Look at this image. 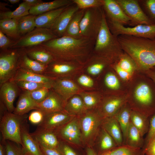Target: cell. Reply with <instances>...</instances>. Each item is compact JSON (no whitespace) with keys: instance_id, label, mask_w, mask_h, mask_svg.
Listing matches in <instances>:
<instances>
[{"instance_id":"obj_1","label":"cell","mask_w":155,"mask_h":155,"mask_svg":"<svg viewBox=\"0 0 155 155\" xmlns=\"http://www.w3.org/2000/svg\"><path fill=\"white\" fill-rule=\"evenodd\" d=\"M95 41L64 36L39 46L50 53L56 60L72 61L83 65L93 53Z\"/></svg>"},{"instance_id":"obj_2","label":"cell","mask_w":155,"mask_h":155,"mask_svg":"<svg viewBox=\"0 0 155 155\" xmlns=\"http://www.w3.org/2000/svg\"><path fill=\"white\" fill-rule=\"evenodd\" d=\"M127 102L132 110L150 118L155 113V85L138 71L127 83Z\"/></svg>"},{"instance_id":"obj_3","label":"cell","mask_w":155,"mask_h":155,"mask_svg":"<svg viewBox=\"0 0 155 155\" xmlns=\"http://www.w3.org/2000/svg\"><path fill=\"white\" fill-rule=\"evenodd\" d=\"M117 37L123 51L134 60L138 71L155 66V39L126 35Z\"/></svg>"},{"instance_id":"obj_4","label":"cell","mask_w":155,"mask_h":155,"mask_svg":"<svg viewBox=\"0 0 155 155\" xmlns=\"http://www.w3.org/2000/svg\"><path fill=\"white\" fill-rule=\"evenodd\" d=\"M124 52L117 36L109 29L104 13L93 53L107 59L113 63L118 61Z\"/></svg>"},{"instance_id":"obj_5","label":"cell","mask_w":155,"mask_h":155,"mask_svg":"<svg viewBox=\"0 0 155 155\" xmlns=\"http://www.w3.org/2000/svg\"><path fill=\"white\" fill-rule=\"evenodd\" d=\"M78 117L84 147L92 148L100 127L102 119L95 110H88Z\"/></svg>"},{"instance_id":"obj_6","label":"cell","mask_w":155,"mask_h":155,"mask_svg":"<svg viewBox=\"0 0 155 155\" xmlns=\"http://www.w3.org/2000/svg\"><path fill=\"white\" fill-rule=\"evenodd\" d=\"M28 117L26 114L19 115L6 110L0 117L1 137L5 140H9L22 146L21 126Z\"/></svg>"},{"instance_id":"obj_7","label":"cell","mask_w":155,"mask_h":155,"mask_svg":"<svg viewBox=\"0 0 155 155\" xmlns=\"http://www.w3.org/2000/svg\"><path fill=\"white\" fill-rule=\"evenodd\" d=\"M104 14L102 7L85 9L80 26L81 38L96 40Z\"/></svg>"},{"instance_id":"obj_8","label":"cell","mask_w":155,"mask_h":155,"mask_svg":"<svg viewBox=\"0 0 155 155\" xmlns=\"http://www.w3.org/2000/svg\"><path fill=\"white\" fill-rule=\"evenodd\" d=\"M57 38L50 29L36 28L15 41L10 48H30L37 46Z\"/></svg>"},{"instance_id":"obj_9","label":"cell","mask_w":155,"mask_h":155,"mask_svg":"<svg viewBox=\"0 0 155 155\" xmlns=\"http://www.w3.org/2000/svg\"><path fill=\"white\" fill-rule=\"evenodd\" d=\"M106 21L111 32L117 36L126 35L155 39V24H140L133 27H126L118 23Z\"/></svg>"},{"instance_id":"obj_10","label":"cell","mask_w":155,"mask_h":155,"mask_svg":"<svg viewBox=\"0 0 155 155\" xmlns=\"http://www.w3.org/2000/svg\"><path fill=\"white\" fill-rule=\"evenodd\" d=\"M21 52L13 50L1 54L0 56V86L9 81L19 68Z\"/></svg>"},{"instance_id":"obj_11","label":"cell","mask_w":155,"mask_h":155,"mask_svg":"<svg viewBox=\"0 0 155 155\" xmlns=\"http://www.w3.org/2000/svg\"><path fill=\"white\" fill-rule=\"evenodd\" d=\"M127 101V93L119 95H103L95 110L102 119L113 117Z\"/></svg>"},{"instance_id":"obj_12","label":"cell","mask_w":155,"mask_h":155,"mask_svg":"<svg viewBox=\"0 0 155 155\" xmlns=\"http://www.w3.org/2000/svg\"><path fill=\"white\" fill-rule=\"evenodd\" d=\"M55 132L60 140L77 148L84 147L78 117L61 127Z\"/></svg>"},{"instance_id":"obj_13","label":"cell","mask_w":155,"mask_h":155,"mask_svg":"<svg viewBox=\"0 0 155 155\" xmlns=\"http://www.w3.org/2000/svg\"><path fill=\"white\" fill-rule=\"evenodd\" d=\"M131 21V27L153 23L145 13L137 0H116Z\"/></svg>"},{"instance_id":"obj_14","label":"cell","mask_w":155,"mask_h":155,"mask_svg":"<svg viewBox=\"0 0 155 155\" xmlns=\"http://www.w3.org/2000/svg\"><path fill=\"white\" fill-rule=\"evenodd\" d=\"M110 66L104 71L103 82L106 91L103 95L127 93V83L123 81Z\"/></svg>"},{"instance_id":"obj_15","label":"cell","mask_w":155,"mask_h":155,"mask_svg":"<svg viewBox=\"0 0 155 155\" xmlns=\"http://www.w3.org/2000/svg\"><path fill=\"white\" fill-rule=\"evenodd\" d=\"M75 117L65 112L46 113L43 120L38 125L36 129L55 131Z\"/></svg>"},{"instance_id":"obj_16","label":"cell","mask_w":155,"mask_h":155,"mask_svg":"<svg viewBox=\"0 0 155 155\" xmlns=\"http://www.w3.org/2000/svg\"><path fill=\"white\" fill-rule=\"evenodd\" d=\"M102 7L107 21L116 22L124 26H131L130 19L116 0H104Z\"/></svg>"},{"instance_id":"obj_17","label":"cell","mask_w":155,"mask_h":155,"mask_svg":"<svg viewBox=\"0 0 155 155\" xmlns=\"http://www.w3.org/2000/svg\"><path fill=\"white\" fill-rule=\"evenodd\" d=\"M82 65L74 62L55 60L48 65L43 75L55 79L64 78Z\"/></svg>"},{"instance_id":"obj_18","label":"cell","mask_w":155,"mask_h":155,"mask_svg":"<svg viewBox=\"0 0 155 155\" xmlns=\"http://www.w3.org/2000/svg\"><path fill=\"white\" fill-rule=\"evenodd\" d=\"M80 9L73 3L67 6L57 18L50 29L58 38L63 36L74 14Z\"/></svg>"},{"instance_id":"obj_19","label":"cell","mask_w":155,"mask_h":155,"mask_svg":"<svg viewBox=\"0 0 155 155\" xmlns=\"http://www.w3.org/2000/svg\"><path fill=\"white\" fill-rule=\"evenodd\" d=\"M21 136L24 155H43L39 144L31 135L27 119L21 126Z\"/></svg>"},{"instance_id":"obj_20","label":"cell","mask_w":155,"mask_h":155,"mask_svg":"<svg viewBox=\"0 0 155 155\" xmlns=\"http://www.w3.org/2000/svg\"><path fill=\"white\" fill-rule=\"evenodd\" d=\"M0 101L5 105L9 112L13 113V103L20 89L14 81H9L0 86Z\"/></svg>"},{"instance_id":"obj_21","label":"cell","mask_w":155,"mask_h":155,"mask_svg":"<svg viewBox=\"0 0 155 155\" xmlns=\"http://www.w3.org/2000/svg\"><path fill=\"white\" fill-rule=\"evenodd\" d=\"M52 88L66 103L80 90L76 84L65 78L55 79L52 84Z\"/></svg>"},{"instance_id":"obj_22","label":"cell","mask_w":155,"mask_h":155,"mask_svg":"<svg viewBox=\"0 0 155 155\" xmlns=\"http://www.w3.org/2000/svg\"><path fill=\"white\" fill-rule=\"evenodd\" d=\"M66 103L51 88L46 98L41 102L37 103V110L46 113L65 112Z\"/></svg>"},{"instance_id":"obj_23","label":"cell","mask_w":155,"mask_h":155,"mask_svg":"<svg viewBox=\"0 0 155 155\" xmlns=\"http://www.w3.org/2000/svg\"><path fill=\"white\" fill-rule=\"evenodd\" d=\"M117 146L113 139L101 126L92 148L97 155H102Z\"/></svg>"},{"instance_id":"obj_24","label":"cell","mask_w":155,"mask_h":155,"mask_svg":"<svg viewBox=\"0 0 155 155\" xmlns=\"http://www.w3.org/2000/svg\"><path fill=\"white\" fill-rule=\"evenodd\" d=\"M30 134L40 146L55 149H57L60 140L55 131L36 129Z\"/></svg>"},{"instance_id":"obj_25","label":"cell","mask_w":155,"mask_h":155,"mask_svg":"<svg viewBox=\"0 0 155 155\" xmlns=\"http://www.w3.org/2000/svg\"><path fill=\"white\" fill-rule=\"evenodd\" d=\"M93 53L94 55H91L86 63L88 72L96 76L102 73L113 63L105 58Z\"/></svg>"},{"instance_id":"obj_26","label":"cell","mask_w":155,"mask_h":155,"mask_svg":"<svg viewBox=\"0 0 155 155\" xmlns=\"http://www.w3.org/2000/svg\"><path fill=\"white\" fill-rule=\"evenodd\" d=\"M101 126L113 139L118 146L123 145L122 131L114 116L103 119Z\"/></svg>"},{"instance_id":"obj_27","label":"cell","mask_w":155,"mask_h":155,"mask_svg":"<svg viewBox=\"0 0 155 155\" xmlns=\"http://www.w3.org/2000/svg\"><path fill=\"white\" fill-rule=\"evenodd\" d=\"M55 78L29 72L19 68L13 77L12 81H24L52 85Z\"/></svg>"},{"instance_id":"obj_28","label":"cell","mask_w":155,"mask_h":155,"mask_svg":"<svg viewBox=\"0 0 155 155\" xmlns=\"http://www.w3.org/2000/svg\"><path fill=\"white\" fill-rule=\"evenodd\" d=\"M48 65L40 63L30 58L24 51L21 52L19 68L34 73L43 75Z\"/></svg>"},{"instance_id":"obj_29","label":"cell","mask_w":155,"mask_h":155,"mask_svg":"<svg viewBox=\"0 0 155 155\" xmlns=\"http://www.w3.org/2000/svg\"><path fill=\"white\" fill-rule=\"evenodd\" d=\"M73 3L72 0H55L42 2L30 8V14L36 16L45 12L68 6Z\"/></svg>"},{"instance_id":"obj_30","label":"cell","mask_w":155,"mask_h":155,"mask_svg":"<svg viewBox=\"0 0 155 155\" xmlns=\"http://www.w3.org/2000/svg\"><path fill=\"white\" fill-rule=\"evenodd\" d=\"M37 103L30 97L29 92L23 91L20 95L13 112L19 115L26 114L32 110H37Z\"/></svg>"},{"instance_id":"obj_31","label":"cell","mask_w":155,"mask_h":155,"mask_svg":"<svg viewBox=\"0 0 155 155\" xmlns=\"http://www.w3.org/2000/svg\"><path fill=\"white\" fill-rule=\"evenodd\" d=\"M25 49L24 51L31 59L42 64L48 65L56 60L49 52L39 46Z\"/></svg>"},{"instance_id":"obj_32","label":"cell","mask_w":155,"mask_h":155,"mask_svg":"<svg viewBox=\"0 0 155 155\" xmlns=\"http://www.w3.org/2000/svg\"><path fill=\"white\" fill-rule=\"evenodd\" d=\"M67 6L36 16L35 20L36 28L50 29L58 17Z\"/></svg>"},{"instance_id":"obj_33","label":"cell","mask_w":155,"mask_h":155,"mask_svg":"<svg viewBox=\"0 0 155 155\" xmlns=\"http://www.w3.org/2000/svg\"><path fill=\"white\" fill-rule=\"evenodd\" d=\"M131 110L127 102L119 110L114 116L118 122L123 133V143L125 144L127 133L131 123Z\"/></svg>"},{"instance_id":"obj_34","label":"cell","mask_w":155,"mask_h":155,"mask_svg":"<svg viewBox=\"0 0 155 155\" xmlns=\"http://www.w3.org/2000/svg\"><path fill=\"white\" fill-rule=\"evenodd\" d=\"M65 111L70 115L79 117L88 110L86 108L80 96L75 95L67 101Z\"/></svg>"},{"instance_id":"obj_35","label":"cell","mask_w":155,"mask_h":155,"mask_svg":"<svg viewBox=\"0 0 155 155\" xmlns=\"http://www.w3.org/2000/svg\"><path fill=\"white\" fill-rule=\"evenodd\" d=\"M124 145L142 149L144 146V139L143 136L131 121L127 130Z\"/></svg>"},{"instance_id":"obj_36","label":"cell","mask_w":155,"mask_h":155,"mask_svg":"<svg viewBox=\"0 0 155 155\" xmlns=\"http://www.w3.org/2000/svg\"><path fill=\"white\" fill-rule=\"evenodd\" d=\"M85 9H79L71 19L63 36L76 38H82L80 33V24L84 13Z\"/></svg>"},{"instance_id":"obj_37","label":"cell","mask_w":155,"mask_h":155,"mask_svg":"<svg viewBox=\"0 0 155 155\" xmlns=\"http://www.w3.org/2000/svg\"><path fill=\"white\" fill-rule=\"evenodd\" d=\"M149 119L150 118L144 115L131 110V121L143 137L147 133L148 131Z\"/></svg>"},{"instance_id":"obj_38","label":"cell","mask_w":155,"mask_h":155,"mask_svg":"<svg viewBox=\"0 0 155 155\" xmlns=\"http://www.w3.org/2000/svg\"><path fill=\"white\" fill-rule=\"evenodd\" d=\"M18 20L11 18L1 19L0 30L5 34L11 37L19 39L20 37L18 32Z\"/></svg>"},{"instance_id":"obj_39","label":"cell","mask_w":155,"mask_h":155,"mask_svg":"<svg viewBox=\"0 0 155 155\" xmlns=\"http://www.w3.org/2000/svg\"><path fill=\"white\" fill-rule=\"evenodd\" d=\"M36 16L29 14L19 19L18 32L20 38L36 28L35 20Z\"/></svg>"},{"instance_id":"obj_40","label":"cell","mask_w":155,"mask_h":155,"mask_svg":"<svg viewBox=\"0 0 155 155\" xmlns=\"http://www.w3.org/2000/svg\"><path fill=\"white\" fill-rule=\"evenodd\" d=\"M31 7L26 3L23 1L13 11H5L1 12L0 20L6 18L19 19L29 15V11Z\"/></svg>"},{"instance_id":"obj_41","label":"cell","mask_w":155,"mask_h":155,"mask_svg":"<svg viewBox=\"0 0 155 155\" xmlns=\"http://www.w3.org/2000/svg\"><path fill=\"white\" fill-rule=\"evenodd\" d=\"M122 69L133 75L138 71L136 63L133 59L125 52L115 62Z\"/></svg>"},{"instance_id":"obj_42","label":"cell","mask_w":155,"mask_h":155,"mask_svg":"<svg viewBox=\"0 0 155 155\" xmlns=\"http://www.w3.org/2000/svg\"><path fill=\"white\" fill-rule=\"evenodd\" d=\"M80 94L86 108L88 110L96 108L103 97V95L100 92L93 94L82 92Z\"/></svg>"},{"instance_id":"obj_43","label":"cell","mask_w":155,"mask_h":155,"mask_svg":"<svg viewBox=\"0 0 155 155\" xmlns=\"http://www.w3.org/2000/svg\"><path fill=\"white\" fill-rule=\"evenodd\" d=\"M110 152L111 155L144 154L142 149L133 147L126 145L117 146L110 151Z\"/></svg>"},{"instance_id":"obj_44","label":"cell","mask_w":155,"mask_h":155,"mask_svg":"<svg viewBox=\"0 0 155 155\" xmlns=\"http://www.w3.org/2000/svg\"><path fill=\"white\" fill-rule=\"evenodd\" d=\"M139 4L148 18L155 24V0H139Z\"/></svg>"},{"instance_id":"obj_45","label":"cell","mask_w":155,"mask_h":155,"mask_svg":"<svg viewBox=\"0 0 155 155\" xmlns=\"http://www.w3.org/2000/svg\"><path fill=\"white\" fill-rule=\"evenodd\" d=\"M14 82L20 89L23 91L29 92H31L44 87H48L52 88V85L50 84L24 81H17Z\"/></svg>"},{"instance_id":"obj_46","label":"cell","mask_w":155,"mask_h":155,"mask_svg":"<svg viewBox=\"0 0 155 155\" xmlns=\"http://www.w3.org/2000/svg\"><path fill=\"white\" fill-rule=\"evenodd\" d=\"M80 9L102 7L104 0H72Z\"/></svg>"},{"instance_id":"obj_47","label":"cell","mask_w":155,"mask_h":155,"mask_svg":"<svg viewBox=\"0 0 155 155\" xmlns=\"http://www.w3.org/2000/svg\"><path fill=\"white\" fill-rule=\"evenodd\" d=\"M51 88L50 87H44L29 92L32 98L36 103H38L46 98Z\"/></svg>"},{"instance_id":"obj_48","label":"cell","mask_w":155,"mask_h":155,"mask_svg":"<svg viewBox=\"0 0 155 155\" xmlns=\"http://www.w3.org/2000/svg\"><path fill=\"white\" fill-rule=\"evenodd\" d=\"M57 149L61 155H82L78 150L71 146L68 143L61 140Z\"/></svg>"},{"instance_id":"obj_49","label":"cell","mask_w":155,"mask_h":155,"mask_svg":"<svg viewBox=\"0 0 155 155\" xmlns=\"http://www.w3.org/2000/svg\"><path fill=\"white\" fill-rule=\"evenodd\" d=\"M7 155H24L21 145L9 140H6Z\"/></svg>"},{"instance_id":"obj_50","label":"cell","mask_w":155,"mask_h":155,"mask_svg":"<svg viewBox=\"0 0 155 155\" xmlns=\"http://www.w3.org/2000/svg\"><path fill=\"white\" fill-rule=\"evenodd\" d=\"M46 113L41 110H35L32 112L28 116L30 122L34 125H38L42 121Z\"/></svg>"},{"instance_id":"obj_51","label":"cell","mask_w":155,"mask_h":155,"mask_svg":"<svg viewBox=\"0 0 155 155\" xmlns=\"http://www.w3.org/2000/svg\"><path fill=\"white\" fill-rule=\"evenodd\" d=\"M155 136V113L150 117L149 128L148 132L147 133L146 136L144 139V147L146 146Z\"/></svg>"},{"instance_id":"obj_52","label":"cell","mask_w":155,"mask_h":155,"mask_svg":"<svg viewBox=\"0 0 155 155\" xmlns=\"http://www.w3.org/2000/svg\"><path fill=\"white\" fill-rule=\"evenodd\" d=\"M111 67L119 77L123 81L128 83L133 75L122 69L115 62L112 64Z\"/></svg>"},{"instance_id":"obj_53","label":"cell","mask_w":155,"mask_h":155,"mask_svg":"<svg viewBox=\"0 0 155 155\" xmlns=\"http://www.w3.org/2000/svg\"><path fill=\"white\" fill-rule=\"evenodd\" d=\"M11 40L5 34L0 30V48L3 50L11 46L15 42Z\"/></svg>"},{"instance_id":"obj_54","label":"cell","mask_w":155,"mask_h":155,"mask_svg":"<svg viewBox=\"0 0 155 155\" xmlns=\"http://www.w3.org/2000/svg\"><path fill=\"white\" fill-rule=\"evenodd\" d=\"M78 83L82 86L88 88L92 87L94 84L93 80L89 76L82 75L78 78Z\"/></svg>"},{"instance_id":"obj_55","label":"cell","mask_w":155,"mask_h":155,"mask_svg":"<svg viewBox=\"0 0 155 155\" xmlns=\"http://www.w3.org/2000/svg\"><path fill=\"white\" fill-rule=\"evenodd\" d=\"M142 149L145 155H155V136Z\"/></svg>"},{"instance_id":"obj_56","label":"cell","mask_w":155,"mask_h":155,"mask_svg":"<svg viewBox=\"0 0 155 155\" xmlns=\"http://www.w3.org/2000/svg\"><path fill=\"white\" fill-rule=\"evenodd\" d=\"M39 146L43 155H61L57 149L48 148Z\"/></svg>"},{"instance_id":"obj_57","label":"cell","mask_w":155,"mask_h":155,"mask_svg":"<svg viewBox=\"0 0 155 155\" xmlns=\"http://www.w3.org/2000/svg\"><path fill=\"white\" fill-rule=\"evenodd\" d=\"M142 72L150 78L155 85V66Z\"/></svg>"},{"instance_id":"obj_58","label":"cell","mask_w":155,"mask_h":155,"mask_svg":"<svg viewBox=\"0 0 155 155\" xmlns=\"http://www.w3.org/2000/svg\"><path fill=\"white\" fill-rule=\"evenodd\" d=\"M23 1L31 7L36 6L43 2L41 0H24Z\"/></svg>"},{"instance_id":"obj_59","label":"cell","mask_w":155,"mask_h":155,"mask_svg":"<svg viewBox=\"0 0 155 155\" xmlns=\"http://www.w3.org/2000/svg\"><path fill=\"white\" fill-rule=\"evenodd\" d=\"M85 151L86 155H97L92 148L87 147L85 148Z\"/></svg>"},{"instance_id":"obj_60","label":"cell","mask_w":155,"mask_h":155,"mask_svg":"<svg viewBox=\"0 0 155 155\" xmlns=\"http://www.w3.org/2000/svg\"><path fill=\"white\" fill-rule=\"evenodd\" d=\"M8 1L11 4H13L19 2L20 0H8Z\"/></svg>"},{"instance_id":"obj_61","label":"cell","mask_w":155,"mask_h":155,"mask_svg":"<svg viewBox=\"0 0 155 155\" xmlns=\"http://www.w3.org/2000/svg\"><path fill=\"white\" fill-rule=\"evenodd\" d=\"M102 155H111L110 152V151L106 152Z\"/></svg>"},{"instance_id":"obj_62","label":"cell","mask_w":155,"mask_h":155,"mask_svg":"<svg viewBox=\"0 0 155 155\" xmlns=\"http://www.w3.org/2000/svg\"></svg>"}]
</instances>
